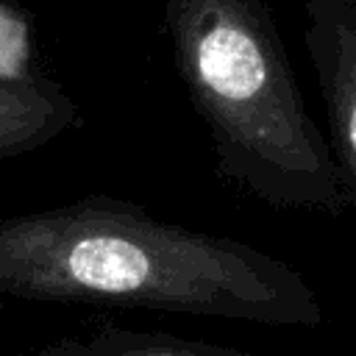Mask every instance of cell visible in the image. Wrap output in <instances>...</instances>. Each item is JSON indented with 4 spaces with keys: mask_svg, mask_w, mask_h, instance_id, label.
<instances>
[{
    "mask_svg": "<svg viewBox=\"0 0 356 356\" xmlns=\"http://www.w3.org/2000/svg\"><path fill=\"white\" fill-rule=\"evenodd\" d=\"M0 295L261 325L325 317L284 259L103 195L0 220Z\"/></svg>",
    "mask_w": 356,
    "mask_h": 356,
    "instance_id": "1",
    "label": "cell"
},
{
    "mask_svg": "<svg viewBox=\"0 0 356 356\" xmlns=\"http://www.w3.org/2000/svg\"><path fill=\"white\" fill-rule=\"evenodd\" d=\"M164 36L222 178L286 211L350 197L264 0H164Z\"/></svg>",
    "mask_w": 356,
    "mask_h": 356,
    "instance_id": "2",
    "label": "cell"
},
{
    "mask_svg": "<svg viewBox=\"0 0 356 356\" xmlns=\"http://www.w3.org/2000/svg\"><path fill=\"white\" fill-rule=\"evenodd\" d=\"M303 42L325 106L328 145L356 203V0H303Z\"/></svg>",
    "mask_w": 356,
    "mask_h": 356,
    "instance_id": "3",
    "label": "cell"
},
{
    "mask_svg": "<svg viewBox=\"0 0 356 356\" xmlns=\"http://www.w3.org/2000/svg\"><path fill=\"white\" fill-rule=\"evenodd\" d=\"M78 117V103L56 81L36 72H0V161L44 147Z\"/></svg>",
    "mask_w": 356,
    "mask_h": 356,
    "instance_id": "4",
    "label": "cell"
},
{
    "mask_svg": "<svg viewBox=\"0 0 356 356\" xmlns=\"http://www.w3.org/2000/svg\"><path fill=\"white\" fill-rule=\"evenodd\" d=\"M25 356H253L214 342L184 339L164 331H139L125 325H97L83 334L53 339Z\"/></svg>",
    "mask_w": 356,
    "mask_h": 356,
    "instance_id": "5",
    "label": "cell"
}]
</instances>
